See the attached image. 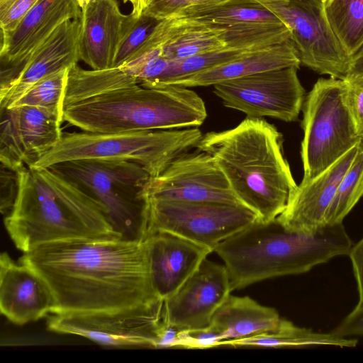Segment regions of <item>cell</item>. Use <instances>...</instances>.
<instances>
[{
	"label": "cell",
	"mask_w": 363,
	"mask_h": 363,
	"mask_svg": "<svg viewBox=\"0 0 363 363\" xmlns=\"http://www.w3.org/2000/svg\"><path fill=\"white\" fill-rule=\"evenodd\" d=\"M19 261L53 294L55 313L117 310L160 299L150 278L145 241L73 239L39 245Z\"/></svg>",
	"instance_id": "6da1fadb"
},
{
	"label": "cell",
	"mask_w": 363,
	"mask_h": 363,
	"mask_svg": "<svg viewBox=\"0 0 363 363\" xmlns=\"http://www.w3.org/2000/svg\"><path fill=\"white\" fill-rule=\"evenodd\" d=\"M282 134L260 118L203 135L197 150L212 155L240 203L258 220H274L297 186L284 157Z\"/></svg>",
	"instance_id": "7a4b0ae2"
},
{
	"label": "cell",
	"mask_w": 363,
	"mask_h": 363,
	"mask_svg": "<svg viewBox=\"0 0 363 363\" xmlns=\"http://www.w3.org/2000/svg\"><path fill=\"white\" fill-rule=\"evenodd\" d=\"M18 172L16 199L4 225L23 252L55 241L121 238L94 200L49 167Z\"/></svg>",
	"instance_id": "3957f363"
},
{
	"label": "cell",
	"mask_w": 363,
	"mask_h": 363,
	"mask_svg": "<svg viewBox=\"0 0 363 363\" xmlns=\"http://www.w3.org/2000/svg\"><path fill=\"white\" fill-rule=\"evenodd\" d=\"M352 245L342 223L308 233L288 230L276 218L252 223L220 242L213 252L223 260L233 291L267 279L308 272L333 257L347 255Z\"/></svg>",
	"instance_id": "277c9868"
},
{
	"label": "cell",
	"mask_w": 363,
	"mask_h": 363,
	"mask_svg": "<svg viewBox=\"0 0 363 363\" xmlns=\"http://www.w3.org/2000/svg\"><path fill=\"white\" fill-rule=\"evenodd\" d=\"M207 117L203 99L175 84L117 89L69 104L64 121L83 131L122 133L198 127Z\"/></svg>",
	"instance_id": "5b68a950"
},
{
	"label": "cell",
	"mask_w": 363,
	"mask_h": 363,
	"mask_svg": "<svg viewBox=\"0 0 363 363\" xmlns=\"http://www.w3.org/2000/svg\"><path fill=\"white\" fill-rule=\"evenodd\" d=\"M49 168L94 200L121 239L144 241L148 232L150 174L128 160L86 159Z\"/></svg>",
	"instance_id": "8992f818"
},
{
	"label": "cell",
	"mask_w": 363,
	"mask_h": 363,
	"mask_svg": "<svg viewBox=\"0 0 363 363\" xmlns=\"http://www.w3.org/2000/svg\"><path fill=\"white\" fill-rule=\"evenodd\" d=\"M203 134L196 127L122 133H62L59 143L32 167L47 168L65 161L98 159L128 160L151 176L197 144Z\"/></svg>",
	"instance_id": "52a82bcc"
},
{
	"label": "cell",
	"mask_w": 363,
	"mask_h": 363,
	"mask_svg": "<svg viewBox=\"0 0 363 363\" xmlns=\"http://www.w3.org/2000/svg\"><path fill=\"white\" fill-rule=\"evenodd\" d=\"M302 181L317 177L361 143L347 105L343 79L320 78L302 107Z\"/></svg>",
	"instance_id": "ba28073f"
},
{
	"label": "cell",
	"mask_w": 363,
	"mask_h": 363,
	"mask_svg": "<svg viewBox=\"0 0 363 363\" xmlns=\"http://www.w3.org/2000/svg\"><path fill=\"white\" fill-rule=\"evenodd\" d=\"M164 301L110 311L55 313L48 329L86 337L108 347H153L162 324Z\"/></svg>",
	"instance_id": "9c48e42d"
},
{
	"label": "cell",
	"mask_w": 363,
	"mask_h": 363,
	"mask_svg": "<svg viewBox=\"0 0 363 363\" xmlns=\"http://www.w3.org/2000/svg\"><path fill=\"white\" fill-rule=\"evenodd\" d=\"M257 220L242 205L149 199L147 234L169 232L213 252L220 242Z\"/></svg>",
	"instance_id": "30bf717a"
},
{
	"label": "cell",
	"mask_w": 363,
	"mask_h": 363,
	"mask_svg": "<svg viewBox=\"0 0 363 363\" xmlns=\"http://www.w3.org/2000/svg\"><path fill=\"white\" fill-rule=\"evenodd\" d=\"M289 28L301 63L330 77L345 79L351 57L335 35L323 0H257Z\"/></svg>",
	"instance_id": "8fae6325"
},
{
	"label": "cell",
	"mask_w": 363,
	"mask_h": 363,
	"mask_svg": "<svg viewBox=\"0 0 363 363\" xmlns=\"http://www.w3.org/2000/svg\"><path fill=\"white\" fill-rule=\"evenodd\" d=\"M298 68L271 69L225 81L213 85V92L225 106L248 117L295 121L306 97L297 74Z\"/></svg>",
	"instance_id": "7c38bea8"
},
{
	"label": "cell",
	"mask_w": 363,
	"mask_h": 363,
	"mask_svg": "<svg viewBox=\"0 0 363 363\" xmlns=\"http://www.w3.org/2000/svg\"><path fill=\"white\" fill-rule=\"evenodd\" d=\"M147 194L155 199L242 205L214 157L199 150L180 155L151 177Z\"/></svg>",
	"instance_id": "4fadbf2b"
},
{
	"label": "cell",
	"mask_w": 363,
	"mask_h": 363,
	"mask_svg": "<svg viewBox=\"0 0 363 363\" xmlns=\"http://www.w3.org/2000/svg\"><path fill=\"white\" fill-rule=\"evenodd\" d=\"M0 162L15 170L32 167L62 135L64 122L39 107L15 106L0 109Z\"/></svg>",
	"instance_id": "5bb4252c"
},
{
	"label": "cell",
	"mask_w": 363,
	"mask_h": 363,
	"mask_svg": "<svg viewBox=\"0 0 363 363\" xmlns=\"http://www.w3.org/2000/svg\"><path fill=\"white\" fill-rule=\"evenodd\" d=\"M231 291L225 266L206 257L183 285L164 301L162 321L179 330L206 328Z\"/></svg>",
	"instance_id": "9a60e30c"
},
{
	"label": "cell",
	"mask_w": 363,
	"mask_h": 363,
	"mask_svg": "<svg viewBox=\"0 0 363 363\" xmlns=\"http://www.w3.org/2000/svg\"><path fill=\"white\" fill-rule=\"evenodd\" d=\"M81 17L77 0H40L13 30L1 33L0 91L16 78L28 58L57 27Z\"/></svg>",
	"instance_id": "2e32d148"
},
{
	"label": "cell",
	"mask_w": 363,
	"mask_h": 363,
	"mask_svg": "<svg viewBox=\"0 0 363 363\" xmlns=\"http://www.w3.org/2000/svg\"><path fill=\"white\" fill-rule=\"evenodd\" d=\"M360 145L352 147L317 177L297 185L284 211L277 218L284 228L311 233L327 225L326 216L338 184Z\"/></svg>",
	"instance_id": "e0dca14e"
},
{
	"label": "cell",
	"mask_w": 363,
	"mask_h": 363,
	"mask_svg": "<svg viewBox=\"0 0 363 363\" xmlns=\"http://www.w3.org/2000/svg\"><path fill=\"white\" fill-rule=\"evenodd\" d=\"M55 298L47 282L27 264L0 255V309L11 322L23 325L54 312Z\"/></svg>",
	"instance_id": "ac0fdd59"
},
{
	"label": "cell",
	"mask_w": 363,
	"mask_h": 363,
	"mask_svg": "<svg viewBox=\"0 0 363 363\" xmlns=\"http://www.w3.org/2000/svg\"><path fill=\"white\" fill-rule=\"evenodd\" d=\"M144 241L152 284L162 301L173 295L213 252L166 231L150 233Z\"/></svg>",
	"instance_id": "d6986e66"
},
{
	"label": "cell",
	"mask_w": 363,
	"mask_h": 363,
	"mask_svg": "<svg viewBox=\"0 0 363 363\" xmlns=\"http://www.w3.org/2000/svg\"><path fill=\"white\" fill-rule=\"evenodd\" d=\"M80 19L62 23L28 58L16 78L0 91V109L10 107L34 84L81 60Z\"/></svg>",
	"instance_id": "ffe728a7"
},
{
	"label": "cell",
	"mask_w": 363,
	"mask_h": 363,
	"mask_svg": "<svg viewBox=\"0 0 363 363\" xmlns=\"http://www.w3.org/2000/svg\"><path fill=\"white\" fill-rule=\"evenodd\" d=\"M128 15L117 0H91L82 7L80 59L93 69L113 67Z\"/></svg>",
	"instance_id": "44dd1931"
},
{
	"label": "cell",
	"mask_w": 363,
	"mask_h": 363,
	"mask_svg": "<svg viewBox=\"0 0 363 363\" xmlns=\"http://www.w3.org/2000/svg\"><path fill=\"white\" fill-rule=\"evenodd\" d=\"M298 52L291 40L282 43L252 49L237 58L172 84L186 87L207 86L255 73L301 65Z\"/></svg>",
	"instance_id": "7402d4cb"
},
{
	"label": "cell",
	"mask_w": 363,
	"mask_h": 363,
	"mask_svg": "<svg viewBox=\"0 0 363 363\" xmlns=\"http://www.w3.org/2000/svg\"><path fill=\"white\" fill-rule=\"evenodd\" d=\"M281 320L274 308L262 306L248 296L230 295L216 311L208 327L223 341L274 330Z\"/></svg>",
	"instance_id": "603a6c76"
},
{
	"label": "cell",
	"mask_w": 363,
	"mask_h": 363,
	"mask_svg": "<svg viewBox=\"0 0 363 363\" xmlns=\"http://www.w3.org/2000/svg\"><path fill=\"white\" fill-rule=\"evenodd\" d=\"M358 344L356 338L337 336L329 333H316L311 329L300 328L292 322L281 318L278 328L272 331L255 336L231 340H223L221 346L263 347H302L309 346H336L354 347Z\"/></svg>",
	"instance_id": "cb8c5ba5"
},
{
	"label": "cell",
	"mask_w": 363,
	"mask_h": 363,
	"mask_svg": "<svg viewBox=\"0 0 363 363\" xmlns=\"http://www.w3.org/2000/svg\"><path fill=\"white\" fill-rule=\"evenodd\" d=\"M177 18L238 29L284 23L257 0H229Z\"/></svg>",
	"instance_id": "d4e9b609"
},
{
	"label": "cell",
	"mask_w": 363,
	"mask_h": 363,
	"mask_svg": "<svg viewBox=\"0 0 363 363\" xmlns=\"http://www.w3.org/2000/svg\"><path fill=\"white\" fill-rule=\"evenodd\" d=\"M328 21L352 57L363 45V0H323Z\"/></svg>",
	"instance_id": "484cf974"
},
{
	"label": "cell",
	"mask_w": 363,
	"mask_h": 363,
	"mask_svg": "<svg viewBox=\"0 0 363 363\" xmlns=\"http://www.w3.org/2000/svg\"><path fill=\"white\" fill-rule=\"evenodd\" d=\"M362 196L363 147L361 145L355 157L338 184L326 216V224L342 223Z\"/></svg>",
	"instance_id": "4316f807"
},
{
	"label": "cell",
	"mask_w": 363,
	"mask_h": 363,
	"mask_svg": "<svg viewBox=\"0 0 363 363\" xmlns=\"http://www.w3.org/2000/svg\"><path fill=\"white\" fill-rule=\"evenodd\" d=\"M69 69H62L40 79L10 107L30 106L43 108L56 114L64 121Z\"/></svg>",
	"instance_id": "83f0119b"
},
{
	"label": "cell",
	"mask_w": 363,
	"mask_h": 363,
	"mask_svg": "<svg viewBox=\"0 0 363 363\" xmlns=\"http://www.w3.org/2000/svg\"><path fill=\"white\" fill-rule=\"evenodd\" d=\"M250 50L224 48L182 60H170L167 69L150 88L172 84L177 80L234 60Z\"/></svg>",
	"instance_id": "f1b7e54d"
},
{
	"label": "cell",
	"mask_w": 363,
	"mask_h": 363,
	"mask_svg": "<svg viewBox=\"0 0 363 363\" xmlns=\"http://www.w3.org/2000/svg\"><path fill=\"white\" fill-rule=\"evenodd\" d=\"M161 21L144 13L140 16L128 14L113 67H118L131 58L146 43Z\"/></svg>",
	"instance_id": "f546056e"
},
{
	"label": "cell",
	"mask_w": 363,
	"mask_h": 363,
	"mask_svg": "<svg viewBox=\"0 0 363 363\" xmlns=\"http://www.w3.org/2000/svg\"><path fill=\"white\" fill-rule=\"evenodd\" d=\"M229 0H150L143 13L160 20L177 18Z\"/></svg>",
	"instance_id": "4dcf8cb0"
},
{
	"label": "cell",
	"mask_w": 363,
	"mask_h": 363,
	"mask_svg": "<svg viewBox=\"0 0 363 363\" xmlns=\"http://www.w3.org/2000/svg\"><path fill=\"white\" fill-rule=\"evenodd\" d=\"M40 0H0L1 33L13 30Z\"/></svg>",
	"instance_id": "1f68e13d"
},
{
	"label": "cell",
	"mask_w": 363,
	"mask_h": 363,
	"mask_svg": "<svg viewBox=\"0 0 363 363\" xmlns=\"http://www.w3.org/2000/svg\"><path fill=\"white\" fill-rule=\"evenodd\" d=\"M345 96L363 147V75L343 79Z\"/></svg>",
	"instance_id": "d6a6232c"
},
{
	"label": "cell",
	"mask_w": 363,
	"mask_h": 363,
	"mask_svg": "<svg viewBox=\"0 0 363 363\" xmlns=\"http://www.w3.org/2000/svg\"><path fill=\"white\" fill-rule=\"evenodd\" d=\"M221 339L209 327L203 329L179 330L176 347L206 349L221 346Z\"/></svg>",
	"instance_id": "836d02e7"
},
{
	"label": "cell",
	"mask_w": 363,
	"mask_h": 363,
	"mask_svg": "<svg viewBox=\"0 0 363 363\" xmlns=\"http://www.w3.org/2000/svg\"><path fill=\"white\" fill-rule=\"evenodd\" d=\"M0 208L4 217L11 211L18 190V172L1 163Z\"/></svg>",
	"instance_id": "e575fe53"
},
{
	"label": "cell",
	"mask_w": 363,
	"mask_h": 363,
	"mask_svg": "<svg viewBox=\"0 0 363 363\" xmlns=\"http://www.w3.org/2000/svg\"><path fill=\"white\" fill-rule=\"evenodd\" d=\"M331 333L343 337L363 335V303L359 302Z\"/></svg>",
	"instance_id": "d590c367"
},
{
	"label": "cell",
	"mask_w": 363,
	"mask_h": 363,
	"mask_svg": "<svg viewBox=\"0 0 363 363\" xmlns=\"http://www.w3.org/2000/svg\"><path fill=\"white\" fill-rule=\"evenodd\" d=\"M347 256L352 264L359 294V302L363 303V237L352 245Z\"/></svg>",
	"instance_id": "8d00e7d4"
},
{
	"label": "cell",
	"mask_w": 363,
	"mask_h": 363,
	"mask_svg": "<svg viewBox=\"0 0 363 363\" xmlns=\"http://www.w3.org/2000/svg\"><path fill=\"white\" fill-rule=\"evenodd\" d=\"M179 330L163 323L159 330L155 348L176 347Z\"/></svg>",
	"instance_id": "74e56055"
},
{
	"label": "cell",
	"mask_w": 363,
	"mask_h": 363,
	"mask_svg": "<svg viewBox=\"0 0 363 363\" xmlns=\"http://www.w3.org/2000/svg\"><path fill=\"white\" fill-rule=\"evenodd\" d=\"M363 75V45L352 57L347 77Z\"/></svg>",
	"instance_id": "f35d334b"
},
{
	"label": "cell",
	"mask_w": 363,
	"mask_h": 363,
	"mask_svg": "<svg viewBox=\"0 0 363 363\" xmlns=\"http://www.w3.org/2000/svg\"><path fill=\"white\" fill-rule=\"evenodd\" d=\"M123 1L130 2L133 7L131 13L135 16H140L147 7L150 0H123Z\"/></svg>",
	"instance_id": "ab89813d"
},
{
	"label": "cell",
	"mask_w": 363,
	"mask_h": 363,
	"mask_svg": "<svg viewBox=\"0 0 363 363\" xmlns=\"http://www.w3.org/2000/svg\"><path fill=\"white\" fill-rule=\"evenodd\" d=\"M77 1H78L79 4L80 5V6L82 8L84 5L86 4L91 0H77Z\"/></svg>",
	"instance_id": "60d3db41"
}]
</instances>
